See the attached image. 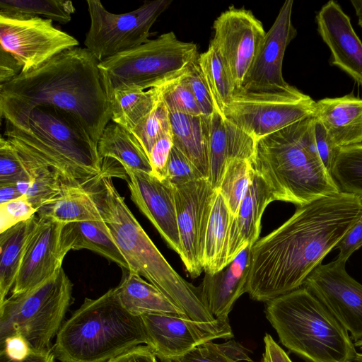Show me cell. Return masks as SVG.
I'll return each mask as SVG.
<instances>
[{
    "instance_id": "6da1fadb",
    "label": "cell",
    "mask_w": 362,
    "mask_h": 362,
    "mask_svg": "<svg viewBox=\"0 0 362 362\" xmlns=\"http://www.w3.org/2000/svg\"><path fill=\"white\" fill-rule=\"evenodd\" d=\"M362 215V197L339 192L297 207L252 247L246 293L267 302L303 286Z\"/></svg>"
},
{
    "instance_id": "7a4b0ae2",
    "label": "cell",
    "mask_w": 362,
    "mask_h": 362,
    "mask_svg": "<svg viewBox=\"0 0 362 362\" xmlns=\"http://www.w3.org/2000/svg\"><path fill=\"white\" fill-rule=\"evenodd\" d=\"M98 63L88 49L76 47L0 85L1 118L17 126L34 109L53 107L74 117L98 144L112 113Z\"/></svg>"
},
{
    "instance_id": "3957f363",
    "label": "cell",
    "mask_w": 362,
    "mask_h": 362,
    "mask_svg": "<svg viewBox=\"0 0 362 362\" xmlns=\"http://www.w3.org/2000/svg\"><path fill=\"white\" fill-rule=\"evenodd\" d=\"M114 173L108 169L86 189L97 204L129 271L144 277L189 318L198 322L214 320L202 303L199 288L170 266L134 217L112 182Z\"/></svg>"
},
{
    "instance_id": "277c9868",
    "label": "cell",
    "mask_w": 362,
    "mask_h": 362,
    "mask_svg": "<svg viewBox=\"0 0 362 362\" xmlns=\"http://www.w3.org/2000/svg\"><path fill=\"white\" fill-rule=\"evenodd\" d=\"M4 136L65 185L86 189L107 171L98 144L74 117L57 108L37 107L17 126L6 122Z\"/></svg>"
},
{
    "instance_id": "5b68a950",
    "label": "cell",
    "mask_w": 362,
    "mask_h": 362,
    "mask_svg": "<svg viewBox=\"0 0 362 362\" xmlns=\"http://www.w3.org/2000/svg\"><path fill=\"white\" fill-rule=\"evenodd\" d=\"M313 116L257 141L253 168L274 201L303 206L340 191L316 147Z\"/></svg>"
},
{
    "instance_id": "8992f818",
    "label": "cell",
    "mask_w": 362,
    "mask_h": 362,
    "mask_svg": "<svg viewBox=\"0 0 362 362\" xmlns=\"http://www.w3.org/2000/svg\"><path fill=\"white\" fill-rule=\"evenodd\" d=\"M141 344L146 338L141 316L122 307L114 288L85 298L63 322L52 352L60 362H107Z\"/></svg>"
},
{
    "instance_id": "52a82bcc",
    "label": "cell",
    "mask_w": 362,
    "mask_h": 362,
    "mask_svg": "<svg viewBox=\"0 0 362 362\" xmlns=\"http://www.w3.org/2000/svg\"><path fill=\"white\" fill-rule=\"evenodd\" d=\"M280 342L307 362H354V342L328 310L301 286L266 302Z\"/></svg>"
},
{
    "instance_id": "ba28073f",
    "label": "cell",
    "mask_w": 362,
    "mask_h": 362,
    "mask_svg": "<svg viewBox=\"0 0 362 362\" xmlns=\"http://www.w3.org/2000/svg\"><path fill=\"white\" fill-rule=\"evenodd\" d=\"M193 42L171 31L98 63L103 89L110 100L117 90L160 88L182 75L198 58Z\"/></svg>"
},
{
    "instance_id": "9c48e42d",
    "label": "cell",
    "mask_w": 362,
    "mask_h": 362,
    "mask_svg": "<svg viewBox=\"0 0 362 362\" xmlns=\"http://www.w3.org/2000/svg\"><path fill=\"white\" fill-rule=\"evenodd\" d=\"M73 284L62 267L52 277L0 304V344L21 334L31 351L50 354L51 342L63 324L71 301Z\"/></svg>"
},
{
    "instance_id": "30bf717a",
    "label": "cell",
    "mask_w": 362,
    "mask_h": 362,
    "mask_svg": "<svg viewBox=\"0 0 362 362\" xmlns=\"http://www.w3.org/2000/svg\"><path fill=\"white\" fill-rule=\"evenodd\" d=\"M315 101L296 87L270 92L240 90L223 110L230 122L255 140L313 117Z\"/></svg>"
},
{
    "instance_id": "8fae6325",
    "label": "cell",
    "mask_w": 362,
    "mask_h": 362,
    "mask_svg": "<svg viewBox=\"0 0 362 362\" xmlns=\"http://www.w3.org/2000/svg\"><path fill=\"white\" fill-rule=\"evenodd\" d=\"M171 0L145 1L122 14L107 11L99 0H88L90 25L84 45L99 61L138 47L148 40L150 29Z\"/></svg>"
},
{
    "instance_id": "7c38bea8",
    "label": "cell",
    "mask_w": 362,
    "mask_h": 362,
    "mask_svg": "<svg viewBox=\"0 0 362 362\" xmlns=\"http://www.w3.org/2000/svg\"><path fill=\"white\" fill-rule=\"evenodd\" d=\"M1 48L22 66L21 74L35 70L61 52L78 45L72 35L55 28L52 21L18 13H0Z\"/></svg>"
},
{
    "instance_id": "4fadbf2b",
    "label": "cell",
    "mask_w": 362,
    "mask_h": 362,
    "mask_svg": "<svg viewBox=\"0 0 362 362\" xmlns=\"http://www.w3.org/2000/svg\"><path fill=\"white\" fill-rule=\"evenodd\" d=\"M141 318L146 345L162 362H173L205 342L233 337L228 317L198 322L186 315L153 313Z\"/></svg>"
},
{
    "instance_id": "5bb4252c",
    "label": "cell",
    "mask_w": 362,
    "mask_h": 362,
    "mask_svg": "<svg viewBox=\"0 0 362 362\" xmlns=\"http://www.w3.org/2000/svg\"><path fill=\"white\" fill-rule=\"evenodd\" d=\"M213 28L214 36L210 42L220 54L236 93L239 92L265 37L263 25L252 11L232 6L215 20Z\"/></svg>"
},
{
    "instance_id": "9a60e30c",
    "label": "cell",
    "mask_w": 362,
    "mask_h": 362,
    "mask_svg": "<svg viewBox=\"0 0 362 362\" xmlns=\"http://www.w3.org/2000/svg\"><path fill=\"white\" fill-rule=\"evenodd\" d=\"M173 187L181 246L180 257L189 276L197 278L204 271L205 236L216 189L206 178Z\"/></svg>"
},
{
    "instance_id": "2e32d148",
    "label": "cell",
    "mask_w": 362,
    "mask_h": 362,
    "mask_svg": "<svg viewBox=\"0 0 362 362\" xmlns=\"http://www.w3.org/2000/svg\"><path fill=\"white\" fill-rule=\"evenodd\" d=\"M346 262L337 258L320 264L303 286L328 310L354 342L362 340V285L346 271Z\"/></svg>"
},
{
    "instance_id": "e0dca14e",
    "label": "cell",
    "mask_w": 362,
    "mask_h": 362,
    "mask_svg": "<svg viewBox=\"0 0 362 362\" xmlns=\"http://www.w3.org/2000/svg\"><path fill=\"white\" fill-rule=\"evenodd\" d=\"M64 224L37 216L25 245L12 295L25 293L37 286L62 267L66 255L62 245V230Z\"/></svg>"
},
{
    "instance_id": "ac0fdd59",
    "label": "cell",
    "mask_w": 362,
    "mask_h": 362,
    "mask_svg": "<svg viewBox=\"0 0 362 362\" xmlns=\"http://www.w3.org/2000/svg\"><path fill=\"white\" fill-rule=\"evenodd\" d=\"M293 4V0H287L280 8L273 25L266 33L242 90L270 92L291 86L284 79L282 64L286 47L297 35L291 21Z\"/></svg>"
},
{
    "instance_id": "d6986e66",
    "label": "cell",
    "mask_w": 362,
    "mask_h": 362,
    "mask_svg": "<svg viewBox=\"0 0 362 362\" xmlns=\"http://www.w3.org/2000/svg\"><path fill=\"white\" fill-rule=\"evenodd\" d=\"M132 202L151 222L168 246L181 253L174 188L153 174L124 170Z\"/></svg>"
},
{
    "instance_id": "ffe728a7",
    "label": "cell",
    "mask_w": 362,
    "mask_h": 362,
    "mask_svg": "<svg viewBox=\"0 0 362 362\" xmlns=\"http://www.w3.org/2000/svg\"><path fill=\"white\" fill-rule=\"evenodd\" d=\"M317 32L331 52L330 62L362 86V42L349 17L334 1L322 6L316 16Z\"/></svg>"
},
{
    "instance_id": "44dd1931",
    "label": "cell",
    "mask_w": 362,
    "mask_h": 362,
    "mask_svg": "<svg viewBox=\"0 0 362 362\" xmlns=\"http://www.w3.org/2000/svg\"><path fill=\"white\" fill-rule=\"evenodd\" d=\"M256 143L251 136L214 110L209 117L207 132L208 180L214 189H218L229 161L236 158L252 161Z\"/></svg>"
},
{
    "instance_id": "7402d4cb",
    "label": "cell",
    "mask_w": 362,
    "mask_h": 362,
    "mask_svg": "<svg viewBox=\"0 0 362 362\" xmlns=\"http://www.w3.org/2000/svg\"><path fill=\"white\" fill-rule=\"evenodd\" d=\"M252 247L244 249L222 270L205 273L199 286L201 298L215 318L228 317L236 300L246 293Z\"/></svg>"
},
{
    "instance_id": "603a6c76",
    "label": "cell",
    "mask_w": 362,
    "mask_h": 362,
    "mask_svg": "<svg viewBox=\"0 0 362 362\" xmlns=\"http://www.w3.org/2000/svg\"><path fill=\"white\" fill-rule=\"evenodd\" d=\"M274 202L270 189L255 171L252 182L240 206L232 216L228 233L226 266L244 249L253 245L261 230V220L266 207Z\"/></svg>"
},
{
    "instance_id": "cb8c5ba5",
    "label": "cell",
    "mask_w": 362,
    "mask_h": 362,
    "mask_svg": "<svg viewBox=\"0 0 362 362\" xmlns=\"http://www.w3.org/2000/svg\"><path fill=\"white\" fill-rule=\"evenodd\" d=\"M313 117L337 148L362 144V99L349 94L319 100Z\"/></svg>"
},
{
    "instance_id": "d4e9b609",
    "label": "cell",
    "mask_w": 362,
    "mask_h": 362,
    "mask_svg": "<svg viewBox=\"0 0 362 362\" xmlns=\"http://www.w3.org/2000/svg\"><path fill=\"white\" fill-rule=\"evenodd\" d=\"M62 245L66 254L71 250H90L122 268L130 270L103 219L64 224L62 230Z\"/></svg>"
},
{
    "instance_id": "484cf974",
    "label": "cell",
    "mask_w": 362,
    "mask_h": 362,
    "mask_svg": "<svg viewBox=\"0 0 362 362\" xmlns=\"http://www.w3.org/2000/svg\"><path fill=\"white\" fill-rule=\"evenodd\" d=\"M169 117L173 146L192 161L204 178L208 179L209 117L170 111Z\"/></svg>"
},
{
    "instance_id": "4316f807",
    "label": "cell",
    "mask_w": 362,
    "mask_h": 362,
    "mask_svg": "<svg viewBox=\"0 0 362 362\" xmlns=\"http://www.w3.org/2000/svg\"><path fill=\"white\" fill-rule=\"evenodd\" d=\"M115 288L122 307L134 315L153 313L185 315L156 287L134 272L128 271Z\"/></svg>"
},
{
    "instance_id": "83f0119b",
    "label": "cell",
    "mask_w": 362,
    "mask_h": 362,
    "mask_svg": "<svg viewBox=\"0 0 362 362\" xmlns=\"http://www.w3.org/2000/svg\"><path fill=\"white\" fill-rule=\"evenodd\" d=\"M98 151L101 159H114L124 170L153 174L148 157L138 139L112 121L105 128L98 143Z\"/></svg>"
},
{
    "instance_id": "f1b7e54d",
    "label": "cell",
    "mask_w": 362,
    "mask_h": 362,
    "mask_svg": "<svg viewBox=\"0 0 362 362\" xmlns=\"http://www.w3.org/2000/svg\"><path fill=\"white\" fill-rule=\"evenodd\" d=\"M232 214L218 189L215 190L206 232L203 267L214 274L226 267V252Z\"/></svg>"
},
{
    "instance_id": "f546056e",
    "label": "cell",
    "mask_w": 362,
    "mask_h": 362,
    "mask_svg": "<svg viewBox=\"0 0 362 362\" xmlns=\"http://www.w3.org/2000/svg\"><path fill=\"white\" fill-rule=\"evenodd\" d=\"M37 216L65 224L103 219L97 204L86 189L64 184L61 194L38 209Z\"/></svg>"
},
{
    "instance_id": "4dcf8cb0",
    "label": "cell",
    "mask_w": 362,
    "mask_h": 362,
    "mask_svg": "<svg viewBox=\"0 0 362 362\" xmlns=\"http://www.w3.org/2000/svg\"><path fill=\"white\" fill-rule=\"evenodd\" d=\"M37 220L35 214L0 233V304L15 284L28 238Z\"/></svg>"
},
{
    "instance_id": "1f68e13d",
    "label": "cell",
    "mask_w": 362,
    "mask_h": 362,
    "mask_svg": "<svg viewBox=\"0 0 362 362\" xmlns=\"http://www.w3.org/2000/svg\"><path fill=\"white\" fill-rule=\"evenodd\" d=\"M158 96V88L115 91L110 100L111 121L132 132L151 112Z\"/></svg>"
},
{
    "instance_id": "d6a6232c",
    "label": "cell",
    "mask_w": 362,
    "mask_h": 362,
    "mask_svg": "<svg viewBox=\"0 0 362 362\" xmlns=\"http://www.w3.org/2000/svg\"><path fill=\"white\" fill-rule=\"evenodd\" d=\"M198 64L206 79L215 107L223 114L225 106L236 93L232 77L220 54L210 42L198 56Z\"/></svg>"
},
{
    "instance_id": "836d02e7",
    "label": "cell",
    "mask_w": 362,
    "mask_h": 362,
    "mask_svg": "<svg viewBox=\"0 0 362 362\" xmlns=\"http://www.w3.org/2000/svg\"><path fill=\"white\" fill-rule=\"evenodd\" d=\"M254 174L255 170L250 160L236 158L226 165L217 189L223 196L233 216L238 214Z\"/></svg>"
},
{
    "instance_id": "e575fe53",
    "label": "cell",
    "mask_w": 362,
    "mask_h": 362,
    "mask_svg": "<svg viewBox=\"0 0 362 362\" xmlns=\"http://www.w3.org/2000/svg\"><path fill=\"white\" fill-rule=\"evenodd\" d=\"M16 185L21 194L37 211L56 199L63 189L59 177L49 168L38 163L33 169L30 180Z\"/></svg>"
},
{
    "instance_id": "d590c367",
    "label": "cell",
    "mask_w": 362,
    "mask_h": 362,
    "mask_svg": "<svg viewBox=\"0 0 362 362\" xmlns=\"http://www.w3.org/2000/svg\"><path fill=\"white\" fill-rule=\"evenodd\" d=\"M332 175L341 192L362 197V144L339 149Z\"/></svg>"
},
{
    "instance_id": "8d00e7d4",
    "label": "cell",
    "mask_w": 362,
    "mask_h": 362,
    "mask_svg": "<svg viewBox=\"0 0 362 362\" xmlns=\"http://www.w3.org/2000/svg\"><path fill=\"white\" fill-rule=\"evenodd\" d=\"M71 1L63 0H0V13H11L43 16L59 23H67L75 13Z\"/></svg>"
},
{
    "instance_id": "74e56055",
    "label": "cell",
    "mask_w": 362,
    "mask_h": 362,
    "mask_svg": "<svg viewBox=\"0 0 362 362\" xmlns=\"http://www.w3.org/2000/svg\"><path fill=\"white\" fill-rule=\"evenodd\" d=\"M173 362H255L249 351L230 339L223 343L212 341L202 344Z\"/></svg>"
},
{
    "instance_id": "f35d334b",
    "label": "cell",
    "mask_w": 362,
    "mask_h": 362,
    "mask_svg": "<svg viewBox=\"0 0 362 362\" xmlns=\"http://www.w3.org/2000/svg\"><path fill=\"white\" fill-rule=\"evenodd\" d=\"M37 163L4 137L0 139V186L30 180Z\"/></svg>"
},
{
    "instance_id": "ab89813d",
    "label": "cell",
    "mask_w": 362,
    "mask_h": 362,
    "mask_svg": "<svg viewBox=\"0 0 362 362\" xmlns=\"http://www.w3.org/2000/svg\"><path fill=\"white\" fill-rule=\"evenodd\" d=\"M171 132L169 111L160 97L148 116L131 133L138 139L148 157L156 141Z\"/></svg>"
},
{
    "instance_id": "60d3db41",
    "label": "cell",
    "mask_w": 362,
    "mask_h": 362,
    "mask_svg": "<svg viewBox=\"0 0 362 362\" xmlns=\"http://www.w3.org/2000/svg\"><path fill=\"white\" fill-rule=\"evenodd\" d=\"M182 75L158 88L168 111L188 115H202L191 90L183 81Z\"/></svg>"
},
{
    "instance_id": "b9f144b4",
    "label": "cell",
    "mask_w": 362,
    "mask_h": 362,
    "mask_svg": "<svg viewBox=\"0 0 362 362\" xmlns=\"http://www.w3.org/2000/svg\"><path fill=\"white\" fill-rule=\"evenodd\" d=\"M197 59L189 65L182 77L196 99L202 115L210 117L216 107Z\"/></svg>"
},
{
    "instance_id": "7bdbcfd3",
    "label": "cell",
    "mask_w": 362,
    "mask_h": 362,
    "mask_svg": "<svg viewBox=\"0 0 362 362\" xmlns=\"http://www.w3.org/2000/svg\"><path fill=\"white\" fill-rule=\"evenodd\" d=\"M204 178L192 161L177 147L173 146L165 170V180L172 185Z\"/></svg>"
},
{
    "instance_id": "ee69618b",
    "label": "cell",
    "mask_w": 362,
    "mask_h": 362,
    "mask_svg": "<svg viewBox=\"0 0 362 362\" xmlns=\"http://www.w3.org/2000/svg\"><path fill=\"white\" fill-rule=\"evenodd\" d=\"M25 196L0 204V233L37 214Z\"/></svg>"
},
{
    "instance_id": "f6af8a7d",
    "label": "cell",
    "mask_w": 362,
    "mask_h": 362,
    "mask_svg": "<svg viewBox=\"0 0 362 362\" xmlns=\"http://www.w3.org/2000/svg\"><path fill=\"white\" fill-rule=\"evenodd\" d=\"M173 146L172 133L167 132L156 141L148 156L153 175L160 180H165L166 165Z\"/></svg>"
},
{
    "instance_id": "bcb514c9",
    "label": "cell",
    "mask_w": 362,
    "mask_h": 362,
    "mask_svg": "<svg viewBox=\"0 0 362 362\" xmlns=\"http://www.w3.org/2000/svg\"><path fill=\"white\" fill-rule=\"evenodd\" d=\"M313 119L314 136L317 149L322 163L332 174V169L340 148L333 144L322 124L314 117Z\"/></svg>"
},
{
    "instance_id": "7dc6e473",
    "label": "cell",
    "mask_w": 362,
    "mask_h": 362,
    "mask_svg": "<svg viewBox=\"0 0 362 362\" xmlns=\"http://www.w3.org/2000/svg\"><path fill=\"white\" fill-rule=\"evenodd\" d=\"M0 346L1 356L11 361H23L32 352L25 339L18 334L8 337Z\"/></svg>"
},
{
    "instance_id": "c3c4849f",
    "label": "cell",
    "mask_w": 362,
    "mask_h": 362,
    "mask_svg": "<svg viewBox=\"0 0 362 362\" xmlns=\"http://www.w3.org/2000/svg\"><path fill=\"white\" fill-rule=\"evenodd\" d=\"M361 247H362V215L335 247L339 250L337 258L346 262L350 256Z\"/></svg>"
},
{
    "instance_id": "681fc988",
    "label": "cell",
    "mask_w": 362,
    "mask_h": 362,
    "mask_svg": "<svg viewBox=\"0 0 362 362\" xmlns=\"http://www.w3.org/2000/svg\"><path fill=\"white\" fill-rule=\"evenodd\" d=\"M22 66L4 49H0V85L8 83L21 74Z\"/></svg>"
},
{
    "instance_id": "f907efd6",
    "label": "cell",
    "mask_w": 362,
    "mask_h": 362,
    "mask_svg": "<svg viewBox=\"0 0 362 362\" xmlns=\"http://www.w3.org/2000/svg\"><path fill=\"white\" fill-rule=\"evenodd\" d=\"M107 362H158L147 345L137 346Z\"/></svg>"
},
{
    "instance_id": "816d5d0a",
    "label": "cell",
    "mask_w": 362,
    "mask_h": 362,
    "mask_svg": "<svg viewBox=\"0 0 362 362\" xmlns=\"http://www.w3.org/2000/svg\"><path fill=\"white\" fill-rule=\"evenodd\" d=\"M264 343V351L262 362H292L287 354L270 334H265Z\"/></svg>"
},
{
    "instance_id": "f5cc1de1",
    "label": "cell",
    "mask_w": 362,
    "mask_h": 362,
    "mask_svg": "<svg viewBox=\"0 0 362 362\" xmlns=\"http://www.w3.org/2000/svg\"><path fill=\"white\" fill-rule=\"evenodd\" d=\"M23 197L17 189L16 185L0 186V204L8 202Z\"/></svg>"
},
{
    "instance_id": "db71d44e",
    "label": "cell",
    "mask_w": 362,
    "mask_h": 362,
    "mask_svg": "<svg viewBox=\"0 0 362 362\" xmlns=\"http://www.w3.org/2000/svg\"><path fill=\"white\" fill-rule=\"evenodd\" d=\"M2 362H56L53 352L50 354H41L32 351L24 360L20 361H11L5 358Z\"/></svg>"
},
{
    "instance_id": "11a10c76",
    "label": "cell",
    "mask_w": 362,
    "mask_h": 362,
    "mask_svg": "<svg viewBox=\"0 0 362 362\" xmlns=\"http://www.w3.org/2000/svg\"><path fill=\"white\" fill-rule=\"evenodd\" d=\"M351 3L358 17V23L362 28V0H351Z\"/></svg>"
},
{
    "instance_id": "9f6ffc18",
    "label": "cell",
    "mask_w": 362,
    "mask_h": 362,
    "mask_svg": "<svg viewBox=\"0 0 362 362\" xmlns=\"http://www.w3.org/2000/svg\"><path fill=\"white\" fill-rule=\"evenodd\" d=\"M355 347L361 352H358L355 362H362V340L354 342Z\"/></svg>"
}]
</instances>
